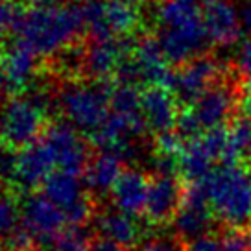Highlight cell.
<instances>
[{
	"mask_svg": "<svg viewBox=\"0 0 251 251\" xmlns=\"http://www.w3.org/2000/svg\"><path fill=\"white\" fill-rule=\"evenodd\" d=\"M11 31L15 39L28 45L37 55H57L85 31L83 2L23 9L17 13Z\"/></svg>",
	"mask_w": 251,
	"mask_h": 251,
	"instance_id": "1",
	"label": "cell"
},
{
	"mask_svg": "<svg viewBox=\"0 0 251 251\" xmlns=\"http://www.w3.org/2000/svg\"><path fill=\"white\" fill-rule=\"evenodd\" d=\"M155 21L159 26L157 39L170 65L179 67L205 54L211 39L201 0H159Z\"/></svg>",
	"mask_w": 251,
	"mask_h": 251,
	"instance_id": "2",
	"label": "cell"
},
{
	"mask_svg": "<svg viewBox=\"0 0 251 251\" xmlns=\"http://www.w3.org/2000/svg\"><path fill=\"white\" fill-rule=\"evenodd\" d=\"M214 216L227 227L251 226V170L240 163L222 165L205 179Z\"/></svg>",
	"mask_w": 251,
	"mask_h": 251,
	"instance_id": "3",
	"label": "cell"
},
{
	"mask_svg": "<svg viewBox=\"0 0 251 251\" xmlns=\"http://www.w3.org/2000/svg\"><path fill=\"white\" fill-rule=\"evenodd\" d=\"M113 87L115 79H93L91 83L71 81L57 93V107L79 131L93 133L109 117Z\"/></svg>",
	"mask_w": 251,
	"mask_h": 251,
	"instance_id": "4",
	"label": "cell"
},
{
	"mask_svg": "<svg viewBox=\"0 0 251 251\" xmlns=\"http://www.w3.org/2000/svg\"><path fill=\"white\" fill-rule=\"evenodd\" d=\"M47 129V113L39 109L26 94L9 98L0 107V131L6 144L13 150H23L39 141Z\"/></svg>",
	"mask_w": 251,
	"mask_h": 251,
	"instance_id": "5",
	"label": "cell"
},
{
	"mask_svg": "<svg viewBox=\"0 0 251 251\" xmlns=\"http://www.w3.org/2000/svg\"><path fill=\"white\" fill-rule=\"evenodd\" d=\"M227 127H216L187 139L177 157V170L188 183L207 179L214 172V163L226 159Z\"/></svg>",
	"mask_w": 251,
	"mask_h": 251,
	"instance_id": "6",
	"label": "cell"
},
{
	"mask_svg": "<svg viewBox=\"0 0 251 251\" xmlns=\"http://www.w3.org/2000/svg\"><path fill=\"white\" fill-rule=\"evenodd\" d=\"M227 76L229 74L224 71V65L216 57L201 54L177 67L170 81V89L181 103L190 105L207 89H211L214 83Z\"/></svg>",
	"mask_w": 251,
	"mask_h": 251,
	"instance_id": "7",
	"label": "cell"
},
{
	"mask_svg": "<svg viewBox=\"0 0 251 251\" xmlns=\"http://www.w3.org/2000/svg\"><path fill=\"white\" fill-rule=\"evenodd\" d=\"M188 107L196 118L201 133L224 127L229 120L235 118V111L238 109V85H235V81L227 76L207 89Z\"/></svg>",
	"mask_w": 251,
	"mask_h": 251,
	"instance_id": "8",
	"label": "cell"
},
{
	"mask_svg": "<svg viewBox=\"0 0 251 251\" xmlns=\"http://www.w3.org/2000/svg\"><path fill=\"white\" fill-rule=\"evenodd\" d=\"M212 218H214V212L209 203L205 179L188 183V187H185V194H183V203H181L176 218L172 220L176 235L179 236L183 242L205 235L211 229Z\"/></svg>",
	"mask_w": 251,
	"mask_h": 251,
	"instance_id": "9",
	"label": "cell"
},
{
	"mask_svg": "<svg viewBox=\"0 0 251 251\" xmlns=\"http://www.w3.org/2000/svg\"><path fill=\"white\" fill-rule=\"evenodd\" d=\"M21 218H23L24 227L37 240L41 251L48 250L55 235L69 224L65 212L43 192L41 194L30 192L24 198L23 207H21Z\"/></svg>",
	"mask_w": 251,
	"mask_h": 251,
	"instance_id": "10",
	"label": "cell"
},
{
	"mask_svg": "<svg viewBox=\"0 0 251 251\" xmlns=\"http://www.w3.org/2000/svg\"><path fill=\"white\" fill-rule=\"evenodd\" d=\"M78 127L67 122H52L47 126L43 139L50 146L55 157V165L59 170H67L72 174H83L89 165V150L87 142L76 131Z\"/></svg>",
	"mask_w": 251,
	"mask_h": 251,
	"instance_id": "11",
	"label": "cell"
},
{
	"mask_svg": "<svg viewBox=\"0 0 251 251\" xmlns=\"http://www.w3.org/2000/svg\"><path fill=\"white\" fill-rule=\"evenodd\" d=\"M137 39L129 37H113L103 41H91L83 52V76L91 79H109L115 76L120 63L133 54Z\"/></svg>",
	"mask_w": 251,
	"mask_h": 251,
	"instance_id": "12",
	"label": "cell"
},
{
	"mask_svg": "<svg viewBox=\"0 0 251 251\" xmlns=\"http://www.w3.org/2000/svg\"><path fill=\"white\" fill-rule=\"evenodd\" d=\"M185 188L174 174H155L150 181L144 218L151 226L170 224L183 203Z\"/></svg>",
	"mask_w": 251,
	"mask_h": 251,
	"instance_id": "13",
	"label": "cell"
},
{
	"mask_svg": "<svg viewBox=\"0 0 251 251\" xmlns=\"http://www.w3.org/2000/svg\"><path fill=\"white\" fill-rule=\"evenodd\" d=\"M0 65L6 74L8 89L15 93H24L35 81L39 71L37 54L19 39L0 48Z\"/></svg>",
	"mask_w": 251,
	"mask_h": 251,
	"instance_id": "14",
	"label": "cell"
},
{
	"mask_svg": "<svg viewBox=\"0 0 251 251\" xmlns=\"http://www.w3.org/2000/svg\"><path fill=\"white\" fill-rule=\"evenodd\" d=\"M54 166H57L54 153L47 141L41 137L39 141H35L33 144L19 151L13 185L21 190H31V188L39 187L54 172Z\"/></svg>",
	"mask_w": 251,
	"mask_h": 251,
	"instance_id": "15",
	"label": "cell"
},
{
	"mask_svg": "<svg viewBox=\"0 0 251 251\" xmlns=\"http://www.w3.org/2000/svg\"><path fill=\"white\" fill-rule=\"evenodd\" d=\"M177 98L166 85H148L142 91V113L148 129L153 135L176 129L177 124Z\"/></svg>",
	"mask_w": 251,
	"mask_h": 251,
	"instance_id": "16",
	"label": "cell"
},
{
	"mask_svg": "<svg viewBox=\"0 0 251 251\" xmlns=\"http://www.w3.org/2000/svg\"><path fill=\"white\" fill-rule=\"evenodd\" d=\"M131 57L137 65L139 81H144L146 85L170 87L174 72L155 35H142L137 39Z\"/></svg>",
	"mask_w": 251,
	"mask_h": 251,
	"instance_id": "17",
	"label": "cell"
},
{
	"mask_svg": "<svg viewBox=\"0 0 251 251\" xmlns=\"http://www.w3.org/2000/svg\"><path fill=\"white\" fill-rule=\"evenodd\" d=\"M205 26L211 43L218 47L235 45L244 30L240 11L229 0H212L205 8Z\"/></svg>",
	"mask_w": 251,
	"mask_h": 251,
	"instance_id": "18",
	"label": "cell"
},
{
	"mask_svg": "<svg viewBox=\"0 0 251 251\" xmlns=\"http://www.w3.org/2000/svg\"><path fill=\"white\" fill-rule=\"evenodd\" d=\"M150 181L151 177H148L146 174L137 168L124 170L111 190L113 203L117 205V209L127 212L131 216L144 214L146 201H148Z\"/></svg>",
	"mask_w": 251,
	"mask_h": 251,
	"instance_id": "19",
	"label": "cell"
},
{
	"mask_svg": "<svg viewBox=\"0 0 251 251\" xmlns=\"http://www.w3.org/2000/svg\"><path fill=\"white\" fill-rule=\"evenodd\" d=\"M124 157L115 150H100L89 159L83 181L94 196H103L113 190L115 183L124 172Z\"/></svg>",
	"mask_w": 251,
	"mask_h": 251,
	"instance_id": "20",
	"label": "cell"
},
{
	"mask_svg": "<svg viewBox=\"0 0 251 251\" xmlns=\"http://www.w3.org/2000/svg\"><path fill=\"white\" fill-rule=\"evenodd\" d=\"M96 229L102 233V236L122 244L126 248H133L139 244L142 236V229L139 222H135V216L120 211H103L102 214L94 216Z\"/></svg>",
	"mask_w": 251,
	"mask_h": 251,
	"instance_id": "21",
	"label": "cell"
},
{
	"mask_svg": "<svg viewBox=\"0 0 251 251\" xmlns=\"http://www.w3.org/2000/svg\"><path fill=\"white\" fill-rule=\"evenodd\" d=\"M79 174H72L67 170H57L52 172L47 177V181L41 185L43 187V194L52 200L63 212L71 209L74 203H78L79 200L87 196L83 192V185L85 181L78 177Z\"/></svg>",
	"mask_w": 251,
	"mask_h": 251,
	"instance_id": "22",
	"label": "cell"
},
{
	"mask_svg": "<svg viewBox=\"0 0 251 251\" xmlns=\"http://www.w3.org/2000/svg\"><path fill=\"white\" fill-rule=\"evenodd\" d=\"M105 21L115 37H129L141 24L137 4L129 0H105Z\"/></svg>",
	"mask_w": 251,
	"mask_h": 251,
	"instance_id": "23",
	"label": "cell"
},
{
	"mask_svg": "<svg viewBox=\"0 0 251 251\" xmlns=\"http://www.w3.org/2000/svg\"><path fill=\"white\" fill-rule=\"evenodd\" d=\"M251 157V118H233L227 127V150L224 165H235Z\"/></svg>",
	"mask_w": 251,
	"mask_h": 251,
	"instance_id": "24",
	"label": "cell"
},
{
	"mask_svg": "<svg viewBox=\"0 0 251 251\" xmlns=\"http://www.w3.org/2000/svg\"><path fill=\"white\" fill-rule=\"evenodd\" d=\"M93 242V233L81 224H67L55 235L47 251H87Z\"/></svg>",
	"mask_w": 251,
	"mask_h": 251,
	"instance_id": "25",
	"label": "cell"
},
{
	"mask_svg": "<svg viewBox=\"0 0 251 251\" xmlns=\"http://www.w3.org/2000/svg\"><path fill=\"white\" fill-rule=\"evenodd\" d=\"M17 216L19 214H17V207L13 203V200L0 194V235L4 236L15 226H19L17 224Z\"/></svg>",
	"mask_w": 251,
	"mask_h": 251,
	"instance_id": "26",
	"label": "cell"
},
{
	"mask_svg": "<svg viewBox=\"0 0 251 251\" xmlns=\"http://www.w3.org/2000/svg\"><path fill=\"white\" fill-rule=\"evenodd\" d=\"M185 251H224L222 235H211L205 233L201 236H196L192 240L185 242Z\"/></svg>",
	"mask_w": 251,
	"mask_h": 251,
	"instance_id": "27",
	"label": "cell"
},
{
	"mask_svg": "<svg viewBox=\"0 0 251 251\" xmlns=\"http://www.w3.org/2000/svg\"><path fill=\"white\" fill-rule=\"evenodd\" d=\"M141 251H185V242L179 236H177V240L168 238V236H155L142 244Z\"/></svg>",
	"mask_w": 251,
	"mask_h": 251,
	"instance_id": "28",
	"label": "cell"
},
{
	"mask_svg": "<svg viewBox=\"0 0 251 251\" xmlns=\"http://www.w3.org/2000/svg\"><path fill=\"white\" fill-rule=\"evenodd\" d=\"M17 155L19 153H13V148H9V146H6L4 151L0 153V181H9L13 185L17 170Z\"/></svg>",
	"mask_w": 251,
	"mask_h": 251,
	"instance_id": "29",
	"label": "cell"
},
{
	"mask_svg": "<svg viewBox=\"0 0 251 251\" xmlns=\"http://www.w3.org/2000/svg\"><path fill=\"white\" fill-rule=\"evenodd\" d=\"M235 65L238 74H242L244 78H251V37L240 45L236 52Z\"/></svg>",
	"mask_w": 251,
	"mask_h": 251,
	"instance_id": "30",
	"label": "cell"
},
{
	"mask_svg": "<svg viewBox=\"0 0 251 251\" xmlns=\"http://www.w3.org/2000/svg\"><path fill=\"white\" fill-rule=\"evenodd\" d=\"M238 111L242 117L251 118V78H246L238 85Z\"/></svg>",
	"mask_w": 251,
	"mask_h": 251,
	"instance_id": "31",
	"label": "cell"
},
{
	"mask_svg": "<svg viewBox=\"0 0 251 251\" xmlns=\"http://www.w3.org/2000/svg\"><path fill=\"white\" fill-rule=\"evenodd\" d=\"M17 13H19V11L9 4L8 0H0V37L8 30L13 28Z\"/></svg>",
	"mask_w": 251,
	"mask_h": 251,
	"instance_id": "32",
	"label": "cell"
},
{
	"mask_svg": "<svg viewBox=\"0 0 251 251\" xmlns=\"http://www.w3.org/2000/svg\"><path fill=\"white\" fill-rule=\"evenodd\" d=\"M87 251H127V248L115 242V240H109V238L102 236V238H93V242H91Z\"/></svg>",
	"mask_w": 251,
	"mask_h": 251,
	"instance_id": "33",
	"label": "cell"
},
{
	"mask_svg": "<svg viewBox=\"0 0 251 251\" xmlns=\"http://www.w3.org/2000/svg\"><path fill=\"white\" fill-rule=\"evenodd\" d=\"M240 19H242L244 30L251 33V0H248L242 8H240Z\"/></svg>",
	"mask_w": 251,
	"mask_h": 251,
	"instance_id": "34",
	"label": "cell"
},
{
	"mask_svg": "<svg viewBox=\"0 0 251 251\" xmlns=\"http://www.w3.org/2000/svg\"><path fill=\"white\" fill-rule=\"evenodd\" d=\"M31 6H65L71 4V0H30Z\"/></svg>",
	"mask_w": 251,
	"mask_h": 251,
	"instance_id": "35",
	"label": "cell"
},
{
	"mask_svg": "<svg viewBox=\"0 0 251 251\" xmlns=\"http://www.w3.org/2000/svg\"><path fill=\"white\" fill-rule=\"evenodd\" d=\"M4 87H8V83H6V74L2 71V65H0V93L4 91Z\"/></svg>",
	"mask_w": 251,
	"mask_h": 251,
	"instance_id": "36",
	"label": "cell"
},
{
	"mask_svg": "<svg viewBox=\"0 0 251 251\" xmlns=\"http://www.w3.org/2000/svg\"><path fill=\"white\" fill-rule=\"evenodd\" d=\"M6 146H8V144H6V139H4V135H2V131H0V153L4 151Z\"/></svg>",
	"mask_w": 251,
	"mask_h": 251,
	"instance_id": "37",
	"label": "cell"
},
{
	"mask_svg": "<svg viewBox=\"0 0 251 251\" xmlns=\"http://www.w3.org/2000/svg\"><path fill=\"white\" fill-rule=\"evenodd\" d=\"M129 2H133V4H139V2H142V0H129Z\"/></svg>",
	"mask_w": 251,
	"mask_h": 251,
	"instance_id": "38",
	"label": "cell"
}]
</instances>
